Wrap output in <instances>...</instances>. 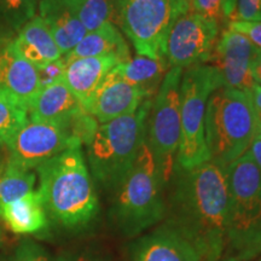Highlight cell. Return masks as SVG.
Instances as JSON below:
<instances>
[{"instance_id": "25", "label": "cell", "mask_w": 261, "mask_h": 261, "mask_svg": "<svg viewBox=\"0 0 261 261\" xmlns=\"http://www.w3.org/2000/svg\"><path fill=\"white\" fill-rule=\"evenodd\" d=\"M40 0H0V24L10 32H17L37 16Z\"/></svg>"}, {"instance_id": "33", "label": "cell", "mask_w": 261, "mask_h": 261, "mask_svg": "<svg viewBox=\"0 0 261 261\" xmlns=\"http://www.w3.org/2000/svg\"><path fill=\"white\" fill-rule=\"evenodd\" d=\"M248 152L252 155L253 160L255 161L257 167H259L261 172V138H257L256 137L255 140L253 142V144L250 145L249 150H248Z\"/></svg>"}, {"instance_id": "21", "label": "cell", "mask_w": 261, "mask_h": 261, "mask_svg": "<svg viewBox=\"0 0 261 261\" xmlns=\"http://www.w3.org/2000/svg\"><path fill=\"white\" fill-rule=\"evenodd\" d=\"M116 56L122 62L129 60V46L119 27L108 23L93 32H87L83 40L64 55L65 62L76 58Z\"/></svg>"}, {"instance_id": "39", "label": "cell", "mask_w": 261, "mask_h": 261, "mask_svg": "<svg viewBox=\"0 0 261 261\" xmlns=\"http://www.w3.org/2000/svg\"><path fill=\"white\" fill-rule=\"evenodd\" d=\"M257 138H261V127L257 125V135H256Z\"/></svg>"}, {"instance_id": "8", "label": "cell", "mask_w": 261, "mask_h": 261, "mask_svg": "<svg viewBox=\"0 0 261 261\" xmlns=\"http://www.w3.org/2000/svg\"><path fill=\"white\" fill-rule=\"evenodd\" d=\"M189 11L179 0H119L117 27L138 56L166 58V42L173 23Z\"/></svg>"}, {"instance_id": "35", "label": "cell", "mask_w": 261, "mask_h": 261, "mask_svg": "<svg viewBox=\"0 0 261 261\" xmlns=\"http://www.w3.org/2000/svg\"><path fill=\"white\" fill-rule=\"evenodd\" d=\"M250 94H252V99H253L254 107H255L256 113H261V86L255 85Z\"/></svg>"}, {"instance_id": "3", "label": "cell", "mask_w": 261, "mask_h": 261, "mask_svg": "<svg viewBox=\"0 0 261 261\" xmlns=\"http://www.w3.org/2000/svg\"><path fill=\"white\" fill-rule=\"evenodd\" d=\"M228 218L221 261L261 255V172L249 152L227 166Z\"/></svg>"}, {"instance_id": "19", "label": "cell", "mask_w": 261, "mask_h": 261, "mask_svg": "<svg viewBox=\"0 0 261 261\" xmlns=\"http://www.w3.org/2000/svg\"><path fill=\"white\" fill-rule=\"evenodd\" d=\"M0 223L15 234L38 233L47 227L48 218L38 190L0 207Z\"/></svg>"}, {"instance_id": "32", "label": "cell", "mask_w": 261, "mask_h": 261, "mask_svg": "<svg viewBox=\"0 0 261 261\" xmlns=\"http://www.w3.org/2000/svg\"><path fill=\"white\" fill-rule=\"evenodd\" d=\"M60 260L61 261H109L107 260L106 257L100 256L99 254L89 252V250H86V252H83V253L73 254V255L63 257V259H60Z\"/></svg>"}, {"instance_id": "27", "label": "cell", "mask_w": 261, "mask_h": 261, "mask_svg": "<svg viewBox=\"0 0 261 261\" xmlns=\"http://www.w3.org/2000/svg\"><path fill=\"white\" fill-rule=\"evenodd\" d=\"M189 11L215 21L220 27L227 24L223 11V0H190Z\"/></svg>"}, {"instance_id": "15", "label": "cell", "mask_w": 261, "mask_h": 261, "mask_svg": "<svg viewBox=\"0 0 261 261\" xmlns=\"http://www.w3.org/2000/svg\"><path fill=\"white\" fill-rule=\"evenodd\" d=\"M130 261H201V257L180 233L165 223L137 240Z\"/></svg>"}, {"instance_id": "30", "label": "cell", "mask_w": 261, "mask_h": 261, "mask_svg": "<svg viewBox=\"0 0 261 261\" xmlns=\"http://www.w3.org/2000/svg\"><path fill=\"white\" fill-rule=\"evenodd\" d=\"M230 21H261V0H236Z\"/></svg>"}, {"instance_id": "12", "label": "cell", "mask_w": 261, "mask_h": 261, "mask_svg": "<svg viewBox=\"0 0 261 261\" xmlns=\"http://www.w3.org/2000/svg\"><path fill=\"white\" fill-rule=\"evenodd\" d=\"M39 91L37 67L16 51L11 37L0 35V93L28 114Z\"/></svg>"}, {"instance_id": "38", "label": "cell", "mask_w": 261, "mask_h": 261, "mask_svg": "<svg viewBox=\"0 0 261 261\" xmlns=\"http://www.w3.org/2000/svg\"><path fill=\"white\" fill-rule=\"evenodd\" d=\"M0 261H12V255H10V256L2 255L0 256Z\"/></svg>"}, {"instance_id": "1", "label": "cell", "mask_w": 261, "mask_h": 261, "mask_svg": "<svg viewBox=\"0 0 261 261\" xmlns=\"http://www.w3.org/2000/svg\"><path fill=\"white\" fill-rule=\"evenodd\" d=\"M227 218L226 171L212 161L189 171L180 169L166 224L195 248L201 261H221Z\"/></svg>"}, {"instance_id": "6", "label": "cell", "mask_w": 261, "mask_h": 261, "mask_svg": "<svg viewBox=\"0 0 261 261\" xmlns=\"http://www.w3.org/2000/svg\"><path fill=\"white\" fill-rule=\"evenodd\" d=\"M161 188L154 156L145 142L115 189L113 217L126 237L138 236L165 217Z\"/></svg>"}, {"instance_id": "36", "label": "cell", "mask_w": 261, "mask_h": 261, "mask_svg": "<svg viewBox=\"0 0 261 261\" xmlns=\"http://www.w3.org/2000/svg\"><path fill=\"white\" fill-rule=\"evenodd\" d=\"M234 4H236V0H223V11L227 22L228 19H230L231 15H232Z\"/></svg>"}, {"instance_id": "9", "label": "cell", "mask_w": 261, "mask_h": 261, "mask_svg": "<svg viewBox=\"0 0 261 261\" xmlns=\"http://www.w3.org/2000/svg\"><path fill=\"white\" fill-rule=\"evenodd\" d=\"M181 68H169L152 100L146 128V144L154 156L161 185L169 182L175 171L180 142Z\"/></svg>"}, {"instance_id": "2", "label": "cell", "mask_w": 261, "mask_h": 261, "mask_svg": "<svg viewBox=\"0 0 261 261\" xmlns=\"http://www.w3.org/2000/svg\"><path fill=\"white\" fill-rule=\"evenodd\" d=\"M35 171L47 217L69 228L83 227L96 217L98 197L81 146L65 150Z\"/></svg>"}, {"instance_id": "42", "label": "cell", "mask_w": 261, "mask_h": 261, "mask_svg": "<svg viewBox=\"0 0 261 261\" xmlns=\"http://www.w3.org/2000/svg\"><path fill=\"white\" fill-rule=\"evenodd\" d=\"M2 163H3V161H2V154H0V166H2Z\"/></svg>"}, {"instance_id": "26", "label": "cell", "mask_w": 261, "mask_h": 261, "mask_svg": "<svg viewBox=\"0 0 261 261\" xmlns=\"http://www.w3.org/2000/svg\"><path fill=\"white\" fill-rule=\"evenodd\" d=\"M28 121V114L0 93V145L8 146L17 130Z\"/></svg>"}, {"instance_id": "31", "label": "cell", "mask_w": 261, "mask_h": 261, "mask_svg": "<svg viewBox=\"0 0 261 261\" xmlns=\"http://www.w3.org/2000/svg\"><path fill=\"white\" fill-rule=\"evenodd\" d=\"M64 68H65V61L63 56H62L60 60L50 62V63L37 68L39 81H40V90L48 86V85L63 79Z\"/></svg>"}, {"instance_id": "11", "label": "cell", "mask_w": 261, "mask_h": 261, "mask_svg": "<svg viewBox=\"0 0 261 261\" xmlns=\"http://www.w3.org/2000/svg\"><path fill=\"white\" fill-rule=\"evenodd\" d=\"M221 27L215 21L187 11L177 18L166 42L169 68H190L211 62Z\"/></svg>"}, {"instance_id": "41", "label": "cell", "mask_w": 261, "mask_h": 261, "mask_svg": "<svg viewBox=\"0 0 261 261\" xmlns=\"http://www.w3.org/2000/svg\"><path fill=\"white\" fill-rule=\"evenodd\" d=\"M254 261H261V255H260L259 257H256V259H255V260H254Z\"/></svg>"}, {"instance_id": "4", "label": "cell", "mask_w": 261, "mask_h": 261, "mask_svg": "<svg viewBox=\"0 0 261 261\" xmlns=\"http://www.w3.org/2000/svg\"><path fill=\"white\" fill-rule=\"evenodd\" d=\"M257 125L250 92L221 87L212 93L204 119L210 161L226 169L249 150L256 138Z\"/></svg>"}, {"instance_id": "10", "label": "cell", "mask_w": 261, "mask_h": 261, "mask_svg": "<svg viewBox=\"0 0 261 261\" xmlns=\"http://www.w3.org/2000/svg\"><path fill=\"white\" fill-rule=\"evenodd\" d=\"M83 146L71 132L69 123L28 121L17 130L6 146L8 161L33 171L65 150Z\"/></svg>"}, {"instance_id": "13", "label": "cell", "mask_w": 261, "mask_h": 261, "mask_svg": "<svg viewBox=\"0 0 261 261\" xmlns=\"http://www.w3.org/2000/svg\"><path fill=\"white\" fill-rule=\"evenodd\" d=\"M257 52L252 42L240 33L227 28L221 31L211 61L220 71L224 87L252 92L255 86L252 64Z\"/></svg>"}, {"instance_id": "16", "label": "cell", "mask_w": 261, "mask_h": 261, "mask_svg": "<svg viewBox=\"0 0 261 261\" xmlns=\"http://www.w3.org/2000/svg\"><path fill=\"white\" fill-rule=\"evenodd\" d=\"M121 62L116 56L76 58L65 62L63 81L87 112L91 99L99 85Z\"/></svg>"}, {"instance_id": "24", "label": "cell", "mask_w": 261, "mask_h": 261, "mask_svg": "<svg viewBox=\"0 0 261 261\" xmlns=\"http://www.w3.org/2000/svg\"><path fill=\"white\" fill-rule=\"evenodd\" d=\"M37 175L6 161L0 166V207L34 190Z\"/></svg>"}, {"instance_id": "37", "label": "cell", "mask_w": 261, "mask_h": 261, "mask_svg": "<svg viewBox=\"0 0 261 261\" xmlns=\"http://www.w3.org/2000/svg\"><path fill=\"white\" fill-rule=\"evenodd\" d=\"M6 234H5V227L3 226V224L0 223V247L5 243Z\"/></svg>"}, {"instance_id": "18", "label": "cell", "mask_w": 261, "mask_h": 261, "mask_svg": "<svg viewBox=\"0 0 261 261\" xmlns=\"http://www.w3.org/2000/svg\"><path fill=\"white\" fill-rule=\"evenodd\" d=\"M16 51L34 67H41L63 56L40 16H34L12 38Z\"/></svg>"}, {"instance_id": "7", "label": "cell", "mask_w": 261, "mask_h": 261, "mask_svg": "<svg viewBox=\"0 0 261 261\" xmlns=\"http://www.w3.org/2000/svg\"><path fill=\"white\" fill-rule=\"evenodd\" d=\"M224 87L220 71L214 65L188 68L180 83V142L177 161L189 171L211 160L204 135L207 102L211 94Z\"/></svg>"}, {"instance_id": "28", "label": "cell", "mask_w": 261, "mask_h": 261, "mask_svg": "<svg viewBox=\"0 0 261 261\" xmlns=\"http://www.w3.org/2000/svg\"><path fill=\"white\" fill-rule=\"evenodd\" d=\"M12 255V261H61L55 259L46 250L33 241H23Z\"/></svg>"}, {"instance_id": "20", "label": "cell", "mask_w": 261, "mask_h": 261, "mask_svg": "<svg viewBox=\"0 0 261 261\" xmlns=\"http://www.w3.org/2000/svg\"><path fill=\"white\" fill-rule=\"evenodd\" d=\"M83 109L62 79L39 91L28 115L32 121L63 123Z\"/></svg>"}, {"instance_id": "17", "label": "cell", "mask_w": 261, "mask_h": 261, "mask_svg": "<svg viewBox=\"0 0 261 261\" xmlns=\"http://www.w3.org/2000/svg\"><path fill=\"white\" fill-rule=\"evenodd\" d=\"M38 11L63 56L73 50L87 34L80 19L65 0H40Z\"/></svg>"}, {"instance_id": "40", "label": "cell", "mask_w": 261, "mask_h": 261, "mask_svg": "<svg viewBox=\"0 0 261 261\" xmlns=\"http://www.w3.org/2000/svg\"><path fill=\"white\" fill-rule=\"evenodd\" d=\"M179 2H181V3H184V4L189 5V2H190V0H179Z\"/></svg>"}, {"instance_id": "14", "label": "cell", "mask_w": 261, "mask_h": 261, "mask_svg": "<svg viewBox=\"0 0 261 261\" xmlns=\"http://www.w3.org/2000/svg\"><path fill=\"white\" fill-rule=\"evenodd\" d=\"M148 99L142 91L127 83L113 69L99 85L87 112L98 123L130 115Z\"/></svg>"}, {"instance_id": "23", "label": "cell", "mask_w": 261, "mask_h": 261, "mask_svg": "<svg viewBox=\"0 0 261 261\" xmlns=\"http://www.w3.org/2000/svg\"><path fill=\"white\" fill-rule=\"evenodd\" d=\"M87 32L108 23L117 25L119 0H65Z\"/></svg>"}, {"instance_id": "22", "label": "cell", "mask_w": 261, "mask_h": 261, "mask_svg": "<svg viewBox=\"0 0 261 261\" xmlns=\"http://www.w3.org/2000/svg\"><path fill=\"white\" fill-rule=\"evenodd\" d=\"M115 71L123 80L142 91L150 99L155 98L166 74L169 70V64L166 58L152 60L145 56L130 57L116 65Z\"/></svg>"}, {"instance_id": "34", "label": "cell", "mask_w": 261, "mask_h": 261, "mask_svg": "<svg viewBox=\"0 0 261 261\" xmlns=\"http://www.w3.org/2000/svg\"><path fill=\"white\" fill-rule=\"evenodd\" d=\"M252 76L255 85L261 86V51L257 52V55L254 58L252 64Z\"/></svg>"}, {"instance_id": "5", "label": "cell", "mask_w": 261, "mask_h": 261, "mask_svg": "<svg viewBox=\"0 0 261 261\" xmlns=\"http://www.w3.org/2000/svg\"><path fill=\"white\" fill-rule=\"evenodd\" d=\"M154 98L146 99L130 115L100 123L87 144V158L96 180L115 191L146 142V128Z\"/></svg>"}, {"instance_id": "29", "label": "cell", "mask_w": 261, "mask_h": 261, "mask_svg": "<svg viewBox=\"0 0 261 261\" xmlns=\"http://www.w3.org/2000/svg\"><path fill=\"white\" fill-rule=\"evenodd\" d=\"M226 27L242 34L257 51H261V21H230Z\"/></svg>"}]
</instances>
